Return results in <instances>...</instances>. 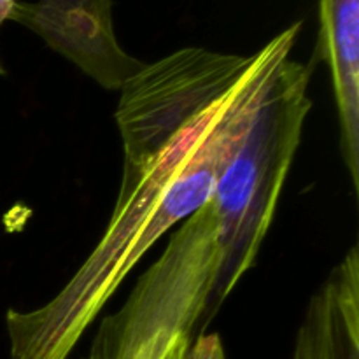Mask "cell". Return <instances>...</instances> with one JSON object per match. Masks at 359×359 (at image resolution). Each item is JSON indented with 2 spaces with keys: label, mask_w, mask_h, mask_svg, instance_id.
<instances>
[{
  "label": "cell",
  "mask_w": 359,
  "mask_h": 359,
  "mask_svg": "<svg viewBox=\"0 0 359 359\" xmlns=\"http://www.w3.org/2000/svg\"><path fill=\"white\" fill-rule=\"evenodd\" d=\"M304 23L256 51L233 91L189 123L133 177L121 179L107 230L69 283L42 307L6 314L11 359H67L119 284L174 226L202 209L249 132L265 84Z\"/></svg>",
  "instance_id": "6da1fadb"
},
{
  "label": "cell",
  "mask_w": 359,
  "mask_h": 359,
  "mask_svg": "<svg viewBox=\"0 0 359 359\" xmlns=\"http://www.w3.org/2000/svg\"><path fill=\"white\" fill-rule=\"evenodd\" d=\"M311 69L290 56L277 63L265 84L241 149L217 179L210 202L221 221L224 266L223 304L255 265L311 112Z\"/></svg>",
  "instance_id": "7a4b0ae2"
},
{
  "label": "cell",
  "mask_w": 359,
  "mask_h": 359,
  "mask_svg": "<svg viewBox=\"0 0 359 359\" xmlns=\"http://www.w3.org/2000/svg\"><path fill=\"white\" fill-rule=\"evenodd\" d=\"M221 221L212 202L182 221L125 305L100 323L88 359H163L172 344L193 342L217 309L224 266Z\"/></svg>",
  "instance_id": "3957f363"
},
{
  "label": "cell",
  "mask_w": 359,
  "mask_h": 359,
  "mask_svg": "<svg viewBox=\"0 0 359 359\" xmlns=\"http://www.w3.org/2000/svg\"><path fill=\"white\" fill-rule=\"evenodd\" d=\"M256 55H228L182 48L144 65L123 86L116 123L128 179L175 139L179 132L244 81Z\"/></svg>",
  "instance_id": "277c9868"
},
{
  "label": "cell",
  "mask_w": 359,
  "mask_h": 359,
  "mask_svg": "<svg viewBox=\"0 0 359 359\" xmlns=\"http://www.w3.org/2000/svg\"><path fill=\"white\" fill-rule=\"evenodd\" d=\"M112 9L114 0H20L11 21L34 32L102 88L121 91L146 63L121 48Z\"/></svg>",
  "instance_id": "5b68a950"
},
{
  "label": "cell",
  "mask_w": 359,
  "mask_h": 359,
  "mask_svg": "<svg viewBox=\"0 0 359 359\" xmlns=\"http://www.w3.org/2000/svg\"><path fill=\"white\" fill-rule=\"evenodd\" d=\"M318 56L332 77L340 151L359 189V0H319Z\"/></svg>",
  "instance_id": "8992f818"
},
{
  "label": "cell",
  "mask_w": 359,
  "mask_h": 359,
  "mask_svg": "<svg viewBox=\"0 0 359 359\" xmlns=\"http://www.w3.org/2000/svg\"><path fill=\"white\" fill-rule=\"evenodd\" d=\"M293 359H359V255L351 248L312 294Z\"/></svg>",
  "instance_id": "52a82bcc"
},
{
  "label": "cell",
  "mask_w": 359,
  "mask_h": 359,
  "mask_svg": "<svg viewBox=\"0 0 359 359\" xmlns=\"http://www.w3.org/2000/svg\"><path fill=\"white\" fill-rule=\"evenodd\" d=\"M184 359H226L217 335H198L186 351Z\"/></svg>",
  "instance_id": "ba28073f"
},
{
  "label": "cell",
  "mask_w": 359,
  "mask_h": 359,
  "mask_svg": "<svg viewBox=\"0 0 359 359\" xmlns=\"http://www.w3.org/2000/svg\"><path fill=\"white\" fill-rule=\"evenodd\" d=\"M189 344H191V340H189V339L177 340V342L172 344V347L168 349V353L165 354L163 359H184L186 351H188Z\"/></svg>",
  "instance_id": "9c48e42d"
},
{
  "label": "cell",
  "mask_w": 359,
  "mask_h": 359,
  "mask_svg": "<svg viewBox=\"0 0 359 359\" xmlns=\"http://www.w3.org/2000/svg\"><path fill=\"white\" fill-rule=\"evenodd\" d=\"M20 2V0H0V28H2V25L6 23L7 20H11V14H13V9L14 6ZM6 70H4L2 67V62H0V74H4Z\"/></svg>",
  "instance_id": "30bf717a"
}]
</instances>
